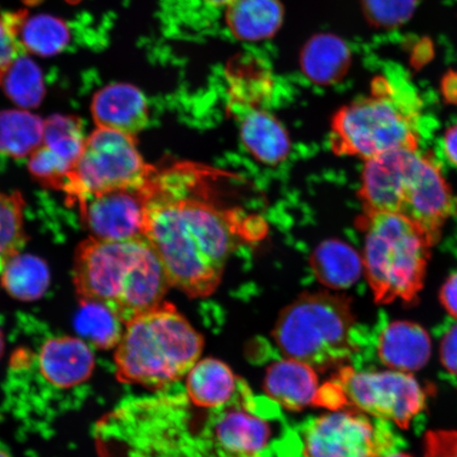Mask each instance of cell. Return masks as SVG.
I'll return each instance as SVG.
<instances>
[{
    "mask_svg": "<svg viewBox=\"0 0 457 457\" xmlns=\"http://www.w3.org/2000/svg\"><path fill=\"white\" fill-rule=\"evenodd\" d=\"M221 171L188 162L156 168L148 181L145 239L170 287L205 298L219 287L228 257L244 237L237 209L216 200Z\"/></svg>",
    "mask_w": 457,
    "mask_h": 457,
    "instance_id": "1",
    "label": "cell"
},
{
    "mask_svg": "<svg viewBox=\"0 0 457 457\" xmlns=\"http://www.w3.org/2000/svg\"><path fill=\"white\" fill-rule=\"evenodd\" d=\"M73 283L82 303L108 308L124 324L163 302L170 287L162 261L145 238L78 245Z\"/></svg>",
    "mask_w": 457,
    "mask_h": 457,
    "instance_id": "2",
    "label": "cell"
},
{
    "mask_svg": "<svg viewBox=\"0 0 457 457\" xmlns=\"http://www.w3.org/2000/svg\"><path fill=\"white\" fill-rule=\"evenodd\" d=\"M204 338L170 302L125 324L114 353L118 379L160 390L187 375L202 356Z\"/></svg>",
    "mask_w": 457,
    "mask_h": 457,
    "instance_id": "3",
    "label": "cell"
},
{
    "mask_svg": "<svg viewBox=\"0 0 457 457\" xmlns=\"http://www.w3.org/2000/svg\"><path fill=\"white\" fill-rule=\"evenodd\" d=\"M419 102L411 86L377 78L370 96L340 108L331 119L330 146L337 156L367 160L398 150H419Z\"/></svg>",
    "mask_w": 457,
    "mask_h": 457,
    "instance_id": "4",
    "label": "cell"
},
{
    "mask_svg": "<svg viewBox=\"0 0 457 457\" xmlns=\"http://www.w3.org/2000/svg\"><path fill=\"white\" fill-rule=\"evenodd\" d=\"M358 222L364 232L363 270L375 302H414L424 287L430 237L402 214L364 212Z\"/></svg>",
    "mask_w": 457,
    "mask_h": 457,
    "instance_id": "5",
    "label": "cell"
},
{
    "mask_svg": "<svg viewBox=\"0 0 457 457\" xmlns=\"http://www.w3.org/2000/svg\"><path fill=\"white\" fill-rule=\"evenodd\" d=\"M355 323L347 296L304 293L279 313L272 337L286 358L325 371L338 368L355 353Z\"/></svg>",
    "mask_w": 457,
    "mask_h": 457,
    "instance_id": "6",
    "label": "cell"
},
{
    "mask_svg": "<svg viewBox=\"0 0 457 457\" xmlns=\"http://www.w3.org/2000/svg\"><path fill=\"white\" fill-rule=\"evenodd\" d=\"M95 356L82 339L51 336L38 346L17 348L11 359L10 393L27 412L38 413L51 398L77 391L90 379Z\"/></svg>",
    "mask_w": 457,
    "mask_h": 457,
    "instance_id": "7",
    "label": "cell"
},
{
    "mask_svg": "<svg viewBox=\"0 0 457 457\" xmlns=\"http://www.w3.org/2000/svg\"><path fill=\"white\" fill-rule=\"evenodd\" d=\"M427 399V388L409 373L358 371L351 367H342L320 393L321 407H351L403 428L425 409Z\"/></svg>",
    "mask_w": 457,
    "mask_h": 457,
    "instance_id": "8",
    "label": "cell"
},
{
    "mask_svg": "<svg viewBox=\"0 0 457 457\" xmlns=\"http://www.w3.org/2000/svg\"><path fill=\"white\" fill-rule=\"evenodd\" d=\"M155 170L141 156L136 136L98 128L86 138L62 191L79 204L98 194L145 187Z\"/></svg>",
    "mask_w": 457,
    "mask_h": 457,
    "instance_id": "9",
    "label": "cell"
},
{
    "mask_svg": "<svg viewBox=\"0 0 457 457\" xmlns=\"http://www.w3.org/2000/svg\"><path fill=\"white\" fill-rule=\"evenodd\" d=\"M398 445L388 421L370 420L356 410H336L317 417L303 431L305 457H386Z\"/></svg>",
    "mask_w": 457,
    "mask_h": 457,
    "instance_id": "10",
    "label": "cell"
},
{
    "mask_svg": "<svg viewBox=\"0 0 457 457\" xmlns=\"http://www.w3.org/2000/svg\"><path fill=\"white\" fill-rule=\"evenodd\" d=\"M148 197L147 182L141 188H120L98 194L78 205L91 237L106 242H127L145 238Z\"/></svg>",
    "mask_w": 457,
    "mask_h": 457,
    "instance_id": "11",
    "label": "cell"
},
{
    "mask_svg": "<svg viewBox=\"0 0 457 457\" xmlns=\"http://www.w3.org/2000/svg\"><path fill=\"white\" fill-rule=\"evenodd\" d=\"M454 207L453 192L442 171L420 152L400 193L397 214L415 222L436 244Z\"/></svg>",
    "mask_w": 457,
    "mask_h": 457,
    "instance_id": "12",
    "label": "cell"
},
{
    "mask_svg": "<svg viewBox=\"0 0 457 457\" xmlns=\"http://www.w3.org/2000/svg\"><path fill=\"white\" fill-rule=\"evenodd\" d=\"M91 112L98 128L137 136L148 122V105L142 91L130 84L105 86L94 96Z\"/></svg>",
    "mask_w": 457,
    "mask_h": 457,
    "instance_id": "13",
    "label": "cell"
},
{
    "mask_svg": "<svg viewBox=\"0 0 457 457\" xmlns=\"http://www.w3.org/2000/svg\"><path fill=\"white\" fill-rule=\"evenodd\" d=\"M264 391L273 403L289 411L316 405L320 393L317 370L298 360H278L266 370Z\"/></svg>",
    "mask_w": 457,
    "mask_h": 457,
    "instance_id": "14",
    "label": "cell"
},
{
    "mask_svg": "<svg viewBox=\"0 0 457 457\" xmlns=\"http://www.w3.org/2000/svg\"><path fill=\"white\" fill-rule=\"evenodd\" d=\"M377 351L387 368L411 373L424 368L430 359V337L419 324L394 321L381 331Z\"/></svg>",
    "mask_w": 457,
    "mask_h": 457,
    "instance_id": "15",
    "label": "cell"
},
{
    "mask_svg": "<svg viewBox=\"0 0 457 457\" xmlns=\"http://www.w3.org/2000/svg\"><path fill=\"white\" fill-rule=\"evenodd\" d=\"M239 134L245 150L256 162L276 167L289 156L288 131L270 112L255 108L244 112Z\"/></svg>",
    "mask_w": 457,
    "mask_h": 457,
    "instance_id": "16",
    "label": "cell"
},
{
    "mask_svg": "<svg viewBox=\"0 0 457 457\" xmlns=\"http://www.w3.org/2000/svg\"><path fill=\"white\" fill-rule=\"evenodd\" d=\"M241 379L215 358L198 360L187 375V398L200 409H220L236 396Z\"/></svg>",
    "mask_w": 457,
    "mask_h": 457,
    "instance_id": "17",
    "label": "cell"
},
{
    "mask_svg": "<svg viewBox=\"0 0 457 457\" xmlns=\"http://www.w3.org/2000/svg\"><path fill=\"white\" fill-rule=\"evenodd\" d=\"M310 262L318 281L335 290L352 287L364 271L362 256L358 251L337 238L327 239L317 245Z\"/></svg>",
    "mask_w": 457,
    "mask_h": 457,
    "instance_id": "18",
    "label": "cell"
},
{
    "mask_svg": "<svg viewBox=\"0 0 457 457\" xmlns=\"http://www.w3.org/2000/svg\"><path fill=\"white\" fill-rule=\"evenodd\" d=\"M350 65V49L339 38L329 36L314 39L302 57L305 76L321 86L338 83Z\"/></svg>",
    "mask_w": 457,
    "mask_h": 457,
    "instance_id": "19",
    "label": "cell"
},
{
    "mask_svg": "<svg viewBox=\"0 0 457 457\" xmlns=\"http://www.w3.org/2000/svg\"><path fill=\"white\" fill-rule=\"evenodd\" d=\"M227 9L228 28L247 41L271 36L282 19L277 0H233Z\"/></svg>",
    "mask_w": 457,
    "mask_h": 457,
    "instance_id": "20",
    "label": "cell"
},
{
    "mask_svg": "<svg viewBox=\"0 0 457 457\" xmlns=\"http://www.w3.org/2000/svg\"><path fill=\"white\" fill-rule=\"evenodd\" d=\"M50 272L47 264L37 256L17 254L4 266L2 285L13 298L34 301L48 289Z\"/></svg>",
    "mask_w": 457,
    "mask_h": 457,
    "instance_id": "21",
    "label": "cell"
},
{
    "mask_svg": "<svg viewBox=\"0 0 457 457\" xmlns=\"http://www.w3.org/2000/svg\"><path fill=\"white\" fill-rule=\"evenodd\" d=\"M44 124L26 111L0 112V153L12 158L30 156L43 143Z\"/></svg>",
    "mask_w": 457,
    "mask_h": 457,
    "instance_id": "22",
    "label": "cell"
},
{
    "mask_svg": "<svg viewBox=\"0 0 457 457\" xmlns=\"http://www.w3.org/2000/svg\"><path fill=\"white\" fill-rule=\"evenodd\" d=\"M19 42L24 51L41 56L59 54L70 42L71 32L66 22L50 15L22 16Z\"/></svg>",
    "mask_w": 457,
    "mask_h": 457,
    "instance_id": "23",
    "label": "cell"
},
{
    "mask_svg": "<svg viewBox=\"0 0 457 457\" xmlns=\"http://www.w3.org/2000/svg\"><path fill=\"white\" fill-rule=\"evenodd\" d=\"M230 102L242 113L261 108L272 91V81L265 68H257L256 61L242 59L237 68L228 72Z\"/></svg>",
    "mask_w": 457,
    "mask_h": 457,
    "instance_id": "24",
    "label": "cell"
},
{
    "mask_svg": "<svg viewBox=\"0 0 457 457\" xmlns=\"http://www.w3.org/2000/svg\"><path fill=\"white\" fill-rule=\"evenodd\" d=\"M0 85L11 100L24 108L37 107L45 94L43 73L24 53L16 57Z\"/></svg>",
    "mask_w": 457,
    "mask_h": 457,
    "instance_id": "25",
    "label": "cell"
},
{
    "mask_svg": "<svg viewBox=\"0 0 457 457\" xmlns=\"http://www.w3.org/2000/svg\"><path fill=\"white\" fill-rule=\"evenodd\" d=\"M77 319V328L91 345L108 350L117 347L121 340L125 324L108 308L99 304L82 303Z\"/></svg>",
    "mask_w": 457,
    "mask_h": 457,
    "instance_id": "26",
    "label": "cell"
},
{
    "mask_svg": "<svg viewBox=\"0 0 457 457\" xmlns=\"http://www.w3.org/2000/svg\"><path fill=\"white\" fill-rule=\"evenodd\" d=\"M81 119L55 114L46 120L43 145L73 168L85 145Z\"/></svg>",
    "mask_w": 457,
    "mask_h": 457,
    "instance_id": "27",
    "label": "cell"
},
{
    "mask_svg": "<svg viewBox=\"0 0 457 457\" xmlns=\"http://www.w3.org/2000/svg\"><path fill=\"white\" fill-rule=\"evenodd\" d=\"M24 207V199L19 192L0 193V273L26 245Z\"/></svg>",
    "mask_w": 457,
    "mask_h": 457,
    "instance_id": "28",
    "label": "cell"
},
{
    "mask_svg": "<svg viewBox=\"0 0 457 457\" xmlns=\"http://www.w3.org/2000/svg\"><path fill=\"white\" fill-rule=\"evenodd\" d=\"M28 168L34 179L44 187L61 191L72 170L71 164L57 157L43 143L29 156Z\"/></svg>",
    "mask_w": 457,
    "mask_h": 457,
    "instance_id": "29",
    "label": "cell"
},
{
    "mask_svg": "<svg viewBox=\"0 0 457 457\" xmlns=\"http://www.w3.org/2000/svg\"><path fill=\"white\" fill-rule=\"evenodd\" d=\"M364 11L373 24L385 28L403 24L419 0H363Z\"/></svg>",
    "mask_w": 457,
    "mask_h": 457,
    "instance_id": "30",
    "label": "cell"
},
{
    "mask_svg": "<svg viewBox=\"0 0 457 457\" xmlns=\"http://www.w3.org/2000/svg\"><path fill=\"white\" fill-rule=\"evenodd\" d=\"M24 15V13L0 15V84L16 57L24 53L17 37Z\"/></svg>",
    "mask_w": 457,
    "mask_h": 457,
    "instance_id": "31",
    "label": "cell"
},
{
    "mask_svg": "<svg viewBox=\"0 0 457 457\" xmlns=\"http://www.w3.org/2000/svg\"><path fill=\"white\" fill-rule=\"evenodd\" d=\"M426 457H457V432L436 431L427 434Z\"/></svg>",
    "mask_w": 457,
    "mask_h": 457,
    "instance_id": "32",
    "label": "cell"
},
{
    "mask_svg": "<svg viewBox=\"0 0 457 457\" xmlns=\"http://www.w3.org/2000/svg\"><path fill=\"white\" fill-rule=\"evenodd\" d=\"M441 360L451 374L457 375V324L444 336L441 343Z\"/></svg>",
    "mask_w": 457,
    "mask_h": 457,
    "instance_id": "33",
    "label": "cell"
},
{
    "mask_svg": "<svg viewBox=\"0 0 457 457\" xmlns=\"http://www.w3.org/2000/svg\"><path fill=\"white\" fill-rule=\"evenodd\" d=\"M442 304L451 316L457 320V272L453 273L441 290Z\"/></svg>",
    "mask_w": 457,
    "mask_h": 457,
    "instance_id": "34",
    "label": "cell"
},
{
    "mask_svg": "<svg viewBox=\"0 0 457 457\" xmlns=\"http://www.w3.org/2000/svg\"><path fill=\"white\" fill-rule=\"evenodd\" d=\"M444 147L449 162L457 165V123L445 131Z\"/></svg>",
    "mask_w": 457,
    "mask_h": 457,
    "instance_id": "35",
    "label": "cell"
},
{
    "mask_svg": "<svg viewBox=\"0 0 457 457\" xmlns=\"http://www.w3.org/2000/svg\"><path fill=\"white\" fill-rule=\"evenodd\" d=\"M443 94L449 102L457 103V73H450L444 79Z\"/></svg>",
    "mask_w": 457,
    "mask_h": 457,
    "instance_id": "36",
    "label": "cell"
},
{
    "mask_svg": "<svg viewBox=\"0 0 457 457\" xmlns=\"http://www.w3.org/2000/svg\"><path fill=\"white\" fill-rule=\"evenodd\" d=\"M233 0H198L199 4L209 10H220L228 8Z\"/></svg>",
    "mask_w": 457,
    "mask_h": 457,
    "instance_id": "37",
    "label": "cell"
},
{
    "mask_svg": "<svg viewBox=\"0 0 457 457\" xmlns=\"http://www.w3.org/2000/svg\"><path fill=\"white\" fill-rule=\"evenodd\" d=\"M0 457H13L7 445L3 442H0Z\"/></svg>",
    "mask_w": 457,
    "mask_h": 457,
    "instance_id": "38",
    "label": "cell"
},
{
    "mask_svg": "<svg viewBox=\"0 0 457 457\" xmlns=\"http://www.w3.org/2000/svg\"><path fill=\"white\" fill-rule=\"evenodd\" d=\"M4 350V335L3 330L0 328V358H2Z\"/></svg>",
    "mask_w": 457,
    "mask_h": 457,
    "instance_id": "39",
    "label": "cell"
},
{
    "mask_svg": "<svg viewBox=\"0 0 457 457\" xmlns=\"http://www.w3.org/2000/svg\"><path fill=\"white\" fill-rule=\"evenodd\" d=\"M386 457H412L405 453H398V451H395V453H393L391 454L386 455Z\"/></svg>",
    "mask_w": 457,
    "mask_h": 457,
    "instance_id": "40",
    "label": "cell"
},
{
    "mask_svg": "<svg viewBox=\"0 0 457 457\" xmlns=\"http://www.w3.org/2000/svg\"><path fill=\"white\" fill-rule=\"evenodd\" d=\"M71 2H77V0H71Z\"/></svg>",
    "mask_w": 457,
    "mask_h": 457,
    "instance_id": "41",
    "label": "cell"
}]
</instances>
